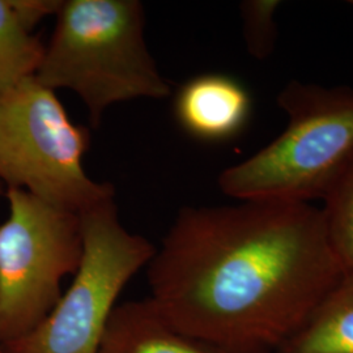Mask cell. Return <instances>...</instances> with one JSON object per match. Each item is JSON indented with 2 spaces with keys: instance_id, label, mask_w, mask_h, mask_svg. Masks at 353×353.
Segmentation results:
<instances>
[{
  "instance_id": "2",
  "label": "cell",
  "mask_w": 353,
  "mask_h": 353,
  "mask_svg": "<svg viewBox=\"0 0 353 353\" xmlns=\"http://www.w3.org/2000/svg\"><path fill=\"white\" fill-rule=\"evenodd\" d=\"M144 20L138 0L63 1L34 77L54 92H75L93 127L114 103L168 97L170 87L147 48Z\"/></svg>"
},
{
  "instance_id": "4",
  "label": "cell",
  "mask_w": 353,
  "mask_h": 353,
  "mask_svg": "<svg viewBox=\"0 0 353 353\" xmlns=\"http://www.w3.org/2000/svg\"><path fill=\"white\" fill-rule=\"evenodd\" d=\"M90 132L76 125L55 92L34 76L0 94V182L51 205L81 214L114 199L109 182L83 168Z\"/></svg>"
},
{
  "instance_id": "12",
  "label": "cell",
  "mask_w": 353,
  "mask_h": 353,
  "mask_svg": "<svg viewBox=\"0 0 353 353\" xmlns=\"http://www.w3.org/2000/svg\"><path fill=\"white\" fill-rule=\"evenodd\" d=\"M280 4L278 0H246L241 3L243 37L248 51L255 59L268 58L275 49L278 38L275 12Z\"/></svg>"
},
{
  "instance_id": "11",
  "label": "cell",
  "mask_w": 353,
  "mask_h": 353,
  "mask_svg": "<svg viewBox=\"0 0 353 353\" xmlns=\"http://www.w3.org/2000/svg\"><path fill=\"white\" fill-rule=\"evenodd\" d=\"M328 242L344 272H353V169L325 201Z\"/></svg>"
},
{
  "instance_id": "1",
  "label": "cell",
  "mask_w": 353,
  "mask_h": 353,
  "mask_svg": "<svg viewBox=\"0 0 353 353\" xmlns=\"http://www.w3.org/2000/svg\"><path fill=\"white\" fill-rule=\"evenodd\" d=\"M185 207L148 263L152 300L223 353H275L343 276L322 210L240 201Z\"/></svg>"
},
{
  "instance_id": "7",
  "label": "cell",
  "mask_w": 353,
  "mask_h": 353,
  "mask_svg": "<svg viewBox=\"0 0 353 353\" xmlns=\"http://www.w3.org/2000/svg\"><path fill=\"white\" fill-rule=\"evenodd\" d=\"M252 103L249 90L237 79L207 74L192 77L178 90L174 114L192 138L217 143L240 134L249 122Z\"/></svg>"
},
{
  "instance_id": "5",
  "label": "cell",
  "mask_w": 353,
  "mask_h": 353,
  "mask_svg": "<svg viewBox=\"0 0 353 353\" xmlns=\"http://www.w3.org/2000/svg\"><path fill=\"white\" fill-rule=\"evenodd\" d=\"M80 217L84 252L72 284L38 326L3 343L6 353H97L117 299L151 262L156 248L121 224L114 199Z\"/></svg>"
},
{
  "instance_id": "10",
  "label": "cell",
  "mask_w": 353,
  "mask_h": 353,
  "mask_svg": "<svg viewBox=\"0 0 353 353\" xmlns=\"http://www.w3.org/2000/svg\"><path fill=\"white\" fill-rule=\"evenodd\" d=\"M45 46L24 24L12 0H0V94L36 76Z\"/></svg>"
},
{
  "instance_id": "8",
  "label": "cell",
  "mask_w": 353,
  "mask_h": 353,
  "mask_svg": "<svg viewBox=\"0 0 353 353\" xmlns=\"http://www.w3.org/2000/svg\"><path fill=\"white\" fill-rule=\"evenodd\" d=\"M97 353H223L176 330L151 297L117 305Z\"/></svg>"
},
{
  "instance_id": "14",
  "label": "cell",
  "mask_w": 353,
  "mask_h": 353,
  "mask_svg": "<svg viewBox=\"0 0 353 353\" xmlns=\"http://www.w3.org/2000/svg\"><path fill=\"white\" fill-rule=\"evenodd\" d=\"M3 189H4V186H3V183L0 182V195H1V192H3Z\"/></svg>"
},
{
  "instance_id": "9",
  "label": "cell",
  "mask_w": 353,
  "mask_h": 353,
  "mask_svg": "<svg viewBox=\"0 0 353 353\" xmlns=\"http://www.w3.org/2000/svg\"><path fill=\"white\" fill-rule=\"evenodd\" d=\"M275 353H353V272L343 274Z\"/></svg>"
},
{
  "instance_id": "3",
  "label": "cell",
  "mask_w": 353,
  "mask_h": 353,
  "mask_svg": "<svg viewBox=\"0 0 353 353\" xmlns=\"http://www.w3.org/2000/svg\"><path fill=\"white\" fill-rule=\"evenodd\" d=\"M288 123L276 139L219 176L237 201H326L353 169V88L292 80L279 93Z\"/></svg>"
},
{
  "instance_id": "6",
  "label": "cell",
  "mask_w": 353,
  "mask_h": 353,
  "mask_svg": "<svg viewBox=\"0 0 353 353\" xmlns=\"http://www.w3.org/2000/svg\"><path fill=\"white\" fill-rule=\"evenodd\" d=\"M10 214L0 225V339H19L62 297V281L83 259L80 214L24 190L7 189Z\"/></svg>"
},
{
  "instance_id": "13",
  "label": "cell",
  "mask_w": 353,
  "mask_h": 353,
  "mask_svg": "<svg viewBox=\"0 0 353 353\" xmlns=\"http://www.w3.org/2000/svg\"><path fill=\"white\" fill-rule=\"evenodd\" d=\"M0 353H6V351H4V347H3V341H1V339H0Z\"/></svg>"
}]
</instances>
